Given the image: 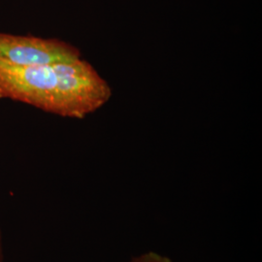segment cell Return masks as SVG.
Returning a JSON list of instances; mask_svg holds the SVG:
<instances>
[{
  "label": "cell",
  "mask_w": 262,
  "mask_h": 262,
  "mask_svg": "<svg viewBox=\"0 0 262 262\" xmlns=\"http://www.w3.org/2000/svg\"><path fill=\"white\" fill-rule=\"evenodd\" d=\"M111 95L109 84L81 57L28 68L0 63V99L28 104L66 118L83 119L102 107Z\"/></svg>",
  "instance_id": "obj_1"
},
{
  "label": "cell",
  "mask_w": 262,
  "mask_h": 262,
  "mask_svg": "<svg viewBox=\"0 0 262 262\" xmlns=\"http://www.w3.org/2000/svg\"><path fill=\"white\" fill-rule=\"evenodd\" d=\"M0 262H3V245H2L1 230H0Z\"/></svg>",
  "instance_id": "obj_4"
},
{
  "label": "cell",
  "mask_w": 262,
  "mask_h": 262,
  "mask_svg": "<svg viewBox=\"0 0 262 262\" xmlns=\"http://www.w3.org/2000/svg\"><path fill=\"white\" fill-rule=\"evenodd\" d=\"M135 262H171L165 257H162L159 254L156 253H149L146 254L144 256H141L140 258H138Z\"/></svg>",
  "instance_id": "obj_3"
},
{
  "label": "cell",
  "mask_w": 262,
  "mask_h": 262,
  "mask_svg": "<svg viewBox=\"0 0 262 262\" xmlns=\"http://www.w3.org/2000/svg\"><path fill=\"white\" fill-rule=\"evenodd\" d=\"M81 57L77 48L57 39L0 32V63L15 68L47 66Z\"/></svg>",
  "instance_id": "obj_2"
}]
</instances>
